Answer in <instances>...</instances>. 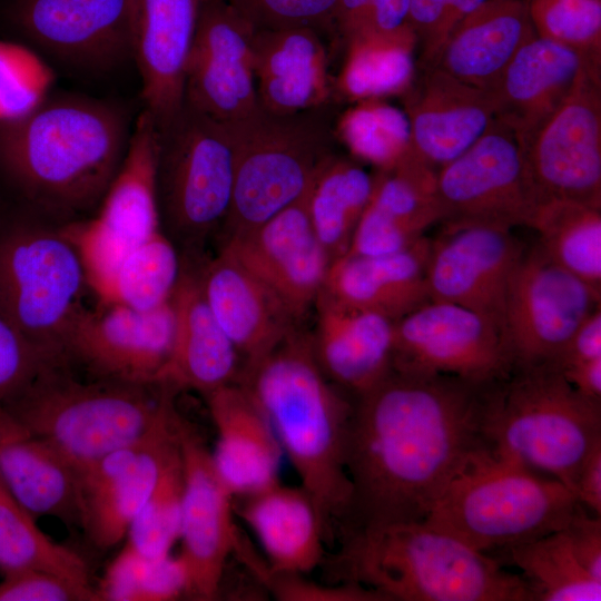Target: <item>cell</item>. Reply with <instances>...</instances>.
<instances>
[{
    "label": "cell",
    "mask_w": 601,
    "mask_h": 601,
    "mask_svg": "<svg viewBox=\"0 0 601 601\" xmlns=\"http://www.w3.org/2000/svg\"><path fill=\"white\" fill-rule=\"evenodd\" d=\"M497 383L392 370L354 397L345 453L352 493L339 540L357 530L423 522L451 481L487 450Z\"/></svg>",
    "instance_id": "cell-1"
},
{
    "label": "cell",
    "mask_w": 601,
    "mask_h": 601,
    "mask_svg": "<svg viewBox=\"0 0 601 601\" xmlns=\"http://www.w3.org/2000/svg\"><path fill=\"white\" fill-rule=\"evenodd\" d=\"M268 418L300 486L312 499L326 545L338 543L352 486L345 467L354 397L319 366L311 334L297 326L236 381Z\"/></svg>",
    "instance_id": "cell-2"
},
{
    "label": "cell",
    "mask_w": 601,
    "mask_h": 601,
    "mask_svg": "<svg viewBox=\"0 0 601 601\" xmlns=\"http://www.w3.org/2000/svg\"><path fill=\"white\" fill-rule=\"evenodd\" d=\"M131 129L117 106L65 96L0 121V167L30 203L72 216L101 203L125 157Z\"/></svg>",
    "instance_id": "cell-3"
},
{
    "label": "cell",
    "mask_w": 601,
    "mask_h": 601,
    "mask_svg": "<svg viewBox=\"0 0 601 601\" xmlns=\"http://www.w3.org/2000/svg\"><path fill=\"white\" fill-rule=\"evenodd\" d=\"M325 556L335 582H355L388 601H534L521 577L490 554L424 522L344 535Z\"/></svg>",
    "instance_id": "cell-4"
},
{
    "label": "cell",
    "mask_w": 601,
    "mask_h": 601,
    "mask_svg": "<svg viewBox=\"0 0 601 601\" xmlns=\"http://www.w3.org/2000/svg\"><path fill=\"white\" fill-rule=\"evenodd\" d=\"M177 392L168 384L100 378L82 383L59 367L3 407L79 473L104 455L144 440Z\"/></svg>",
    "instance_id": "cell-5"
},
{
    "label": "cell",
    "mask_w": 601,
    "mask_h": 601,
    "mask_svg": "<svg viewBox=\"0 0 601 601\" xmlns=\"http://www.w3.org/2000/svg\"><path fill=\"white\" fill-rule=\"evenodd\" d=\"M485 435L495 457L573 492L583 461L601 442V401L581 394L550 363L513 368L494 387Z\"/></svg>",
    "instance_id": "cell-6"
},
{
    "label": "cell",
    "mask_w": 601,
    "mask_h": 601,
    "mask_svg": "<svg viewBox=\"0 0 601 601\" xmlns=\"http://www.w3.org/2000/svg\"><path fill=\"white\" fill-rule=\"evenodd\" d=\"M333 104L290 115L259 107L224 122L234 150L230 206L223 244L244 236L293 204L334 155Z\"/></svg>",
    "instance_id": "cell-7"
},
{
    "label": "cell",
    "mask_w": 601,
    "mask_h": 601,
    "mask_svg": "<svg viewBox=\"0 0 601 601\" xmlns=\"http://www.w3.org/2000/svg\"><path fill=\"white\" fill-rule=\"evenodd\" d=\"M577 504L556 479L485 450L451 481L423 522L483 553H504L564 529Z\"/></svg>",
    "instance_id": "cell-8"
},
{
    "label": "cell",
    "mask_w": 601,
    "mask_h": 601,
    "mask_svg": "<svg viewBox=\"0 0 601 601\" xmlns=\"http://www.w3.org/2000/svg\"><path fill=\"white\" fill-rule=\"evenodd\" d=\"M85 286L79 255L61 229L22 224L0 236V312L65 364Z\"/></svg>",
    "instance_id": "cell-9"
},
{
    "label": "cell",
    "mask_w": 601,
    "mask_h": 601,
    "mask_svg": "<svg viewBox=\"0 0 601 601\" xmlns=\"http://www.w3.org/2000/svg\"><path fill=\"white\" fill-rule=\"evenodd\" d=\"M158 134L160 223L186 247L198 248L221 227L230 206L231 139L224 122L186 102Z\"/></svg>",
    "instance_id": "cell-10"
},
{
    "label": "cell",
    "mask_w": 601,
    "mask_h": 601,
    "mask_svg": "<svg viewBox=\"0 0 601 601\" xmlns=\"http://www.w3.org/2000/svg\"><path fill=\"white\" fill-rule=\"evenodd\" d=\"M516 137L536 206L570 200L601 209V69H588L554 112Z\"/></svg>",
    "instance_id": "cell-11"
},
{
    "label": "cell",
    "mask_w": 601,
    "mask_h": 601,
    "mask_svg": "<svg viewBox=\"0 0 601 601\" xmlns=\"http://www.w3.org/2000/svg\"><path fill=\"white\" fill-rule=\"evenodd\" d=\"M443 226L530 227L536 200L513 129L495 119L467 150L437 170Z\"/></svg>",
    "instance_id": "cell-12"
},
{
    "label": "cell",
    "mask_w": 601,
    "mask_h": 601,
    "mask_svg": "<svg viewBox=\"0 0 601 601\" xmlns=\"http://www.w3.org/2000/svg\"><path fill=\"white\" fill-rule=\"evenodd\" d=\"M392 370L480 384L512 372L503 327L470 308L428 300L394 322Z\"/></svg>",
    "instance_id": "cell-13"
},
{
    "label": "cell",
    "mask_w": 601,
    "mask_h": 601,
    "mask_svg": "<svg viewBox=\"0 0 601 601\" xmlns=\"http://www.w3.org/2000/svg\"><path fill=\"white\" fill-rule=\"evenodd\" d=\"M600 300V293L554 263L538 243L524 249L504 305L512 370L551 363Z\"/></svg>",
    "instance_id": "cell-14"
},
{
    "label": "cell",
    "mask_w": 601,
    "mask_h": 601,
    "mask_svg": "<svg viewBox=\"0 0 601 601\" xmlns=\"http://www.w3.org/2000/svg\"><path fill=\"white\" fill-rule=\"evenodd\" d=\"M177 433L184 476L179 555L187 570V597L209 601L218 597L230 554L237 553L253 572L264 562L244 545L234 522V495L211 452L180 414Z\"/></svg>",
    "instance_id": "cell-15"
},
{
    "label": "cell",
    "mask_w": 601,
    "mask_h": 601,
    "mask_svg": "<svg viewBox=\"0 0 601 601\" xmlns=\"http://www.w3.org/2000/svg\"><path fill=\"white\" fill-rule=\"evenodd\" d=\"M175 402L141 441L104 455L78 473L80 528L107 550L126 538L129 526L179 446Z\"/></svg>",
    "instance_id": "cell-16"
},
{
    "label": "cell",
    "mask_w": 601,
    "mask_h": 601,
    "mask_svg": "<svg viewBox=\"0 0 601 601\" xmlns=\"http://www.w3.org/2000/svg\"><path fill=\"white\" fill-rule=\"evenodd\" d=\"M254 31L227 0H199L183 102L220 122L257 110L250 49Z\"/></svg>",
    "instance_id": "cell-17"
},
{
    "label": "cell",
    "mask_w": 601,
    "mask_h": 601,
    "mask_svg": "<svg viewBox=\"0 0 601 601\" xmlns=\"http://www.w3.org/2000/svg\"><path fill=\"white\" fill-rule=\"evenodd\" d=\"M134 0H16L17 28L58 61L104 72L132 59Z\"/></svg>",
    "instance_id": "cell-18"
},
{
    "label": "cell",
    "mask_w": 601,
    "mask_h": 601,
    "mask_svg": "<svg viewBox=\"0 0 601 601\" xmlns=\"http://www.w3.org/2000/svg\"><path fill=\"white\" fill-rule=\"evenodd\" d=\"M174 334L171 300L150 311L99 305L93 312L83 309L75 322L66 356L82 363L100 380L159 384Z\"/></svg>",
    "instance_id": "cell-19"
},
{
    "label": "cell",
    "mask_w": 601,
    "mask_h": 601,
    "mask_svg": "<svg viewBox=\"0 0 601 601\" xmlns=\"http://www.w3.org/2000/svg\"><path fill=\"white\" fill-rule=\"evenodd\" d=\"M524 249L508 228L443 226L441 234L431 238L426 272L430 299L479 312L503 327L509 283Z\"/></svg>",
    "instance_id": "cell-20"
},
{
    "label": "cell",
    "mask_w": 601,
    "mask_h": 601,
    "mask_svg": "<svg viewBox=\"0 0 601 601\" xmlns=\"http://www.w3.org/2000/svg\"><path fill=\"white\" fill-rule=\"evenodd\" d=\"M312 185L264 224L220 246L258 278L297 322L314 306L331 266L308 214Z\"/></svg>",
    "instance_id": "cell-21"
},
{
    "label": "cell",
    "mask_w": 601,
    "mask_h": 601,
    "mask_svg": "<svg viewBox=\"0 0 601 601\" xmlns=\"http://www.w3.org/2000/svg\"><path fill=\"white\" fill-rule=\"evenodd\" d=\"M402 100L412 149L436 173L467 150L496 119L491 92L433 66H421Z\"/></svg>",
    "instance_id": "cell-22"
},
{
    "label": "cell",
    "mask_w": 601,
    "mask_h": 601,
    "mask_svg": "<svg viewBox=\"0 0 601 601\" xmlns=\"http://www.w3.org/2000/svg\"><path fill=\"white\" fill-rule=\"evenodd\" d=\"M198 6L199 0H134L132 59L141 79L144 109L157 128L183 105Z\"/></svg>",
    "instance_id": "cell-23"
},
{
    "label": "cell",
    "mask_w": 601,
    "mask_h": 601,
    "mask_svg": "<svg viewBox=\"0 0 601 601\" xmlns=\"http://www.w3.org/2000/svg\"><path fill=\"white\" fill-rule=\"evenodd\" d=\"M436 171L412 149L391 170H378L345 255L382 256L403 250L425 236L441 214Z\"/></svg>",
    "instance_id": "cell-24"
},
{
    "label": "cell",
    "mask_w": 601,
    "mask_h": 601,
    "mask_svg": "<svg viewBox=\"0 0 601 601\" xmlns=\"http://www.w3.org/2000/svg\"><path fill=\"white\" fill-rule=\"evenodd\" d=\"M252 62L259 106L290 115L336 102L323 36L312 28L255 30Z\"/></svg>",
    "instance_id": "cell-25"
},
{
    "label": "cell",
    "mask_w": 601,
    "mask_h": 601,
    "mask_svg": "<svg viewBox=\"0 0 601 601\" xmlns=\"http://www.w3.org/2000/svg\"><path fill=\"white\" fill-rule=\"evenodd\" d=\"M314 307V352L335 385L356 397L392 371L394 321L342 303L324 290Z\"/></svg>",
    "instance_id": "cell-26"
},
{
    "label": "cell",
    "mask_w": 601,
    "mask_h": 601,
    "mask_svg": "<svg viewBox=\"0 0 601 601\" xmlns=\"http://www.w3.org/2000/svg\"><path fill=\"white\" fill-rule=\"evenodd\" d=\"M203 295L244 364L274 348L299 324L248 269L220 249L198 273Z\"/></svg>",
    "instance_id": "cell-27"
},
{
    "label": "cell",
    "mask_w": 601,
    "mask_h": 601,
    "mask_svg": "<svg viewBox=\"0 0 601 601\" xmlns=\"http://www.w3.org/2000/svg\"><path fill=\"white\" fill-rule=\"evenodd\" d=\"M601 62L534 36L514 55L491 91L496 118L522 136L533 130L570 96L581 76Z\"/></svg>",
    "instance_id": "cell-28"
},
{
    "label": "cell",
    "mask_w": 601,
    "mask_h": 601,
    "mask_svg": "<svg viewBox=\"0 0 601 601\" xmlns=\"http://www.w3.org/2000/svg\"><path fill=\"white\" fill-rule=\"evenodd\" d=\"M0 484L31 516L80 526L75 467L50 444L0 406Z\"/></svg>",
    "instance_id": "cell-29"
},
{
    "label": "cell",
    "mask_w": 601,
    "mask_h": 601,
    "mask_svg": "<svg viewBox=\"0 0 601 601\" xmlns=\"http://www.w3.org/2000/svg\"><path fill=\"white\" fill-rule=\"evenodd\" d=\"M204 397L217 432L214 463L234 497L278 482L284 453L268 418L250 394L238 383H231Z\"/></svg>",
    "instance_id": "cell-30"
},
{
    "label": "cell",
    "mask_w": 601,
    "mask_h": 601,
    "mask_svg": "<svg viewBox=\"0 0 601 601\" xmlns=\"http://www.w3.org/2000/svg\"><path fill=\"white\" fill-rule=\"evenodd\" d=\"M535 35L528 0H486L450 31L424 66L491 92L516 51Z\"/></svg>",
    "instance_id": "cell-31"
},
{
    "label": "cell",
    "mask_w": 601,
    "mask_h": 601,
    "mask_svg": "<svg viewBox=\"0 0 601 601\" xmlns=\"http://www.w3.org/2000/svg\"><path fill=\"white\" fill-rule=\"evenodd\" d=\"M170 300L174 343L159 384L177 391L194 390L205 396L236 383L240 356L206 303L198 274L181 269Z\"/></svg>",
    "instance_id": "cell-32"
},
{
    "label": "cell",
    "mask_w": 601,
    "mask_h": 601,
    "mask_svg": "<svg viewBox=\"0 0 601 601\" xmlns=\"http://www.w3.org/2000/svg\"><path fill=\"white\" fill-rule=\"evenodd\" d=\"M431 238L382 256L344 255L328 269L323 290L335 299L397 321L430 299Z\"/></svg>",
    "instance_id": "cell-33"
},
{
    "label": "cell",
    "mask_w": 601,
    "mask_h": 601,
    "mask_svg": "<svg viewBox=\"0 0 601 601\" xmlns=\"http://www.w3.org/2000/svg\"><path fill=\"white\" fill-rule=\"evenodd\" d=\"M234 510L257 538L272 573L306 574L323 564L325 541L314 503L280 481L234 497Z\"/></svg>",
    "instance_id": "cell-34"
},
{
    "label": "cell",
    "mask_w": 601,
    "mask_h": 601,
    "mask_svg": "<svg viewBox=\"0 0 601 601\" xmlns=\"http://www.w3.org/2000/svg\"><path fill=\"white\" fill-rule=\"evenodd\" d=\"M158 128L145 109L131 130L122 162L95 217L136 245L160 231L157 194Z\"/></svg>",
    "instance_id": "cell-35"
},
{
    "label": "cell",
    "mask_w": 601,
    "mask_h": 601,
    "mask_svg": "<svg viewBox=\"0 0 601 601\" xmlns=\"http://www.w3.org/2000/svg\"><path fill=\"white\" fill-rule=\"evenodd\" d=\"M344 43V62L334 78L336 100L402 96L414 80L415 37L386 36L374 30Z\"/></svg>",
    "instance_id": "cell-36"
},
{
    "label": "cell",
    "mask_w": 601,
    "mask_h": 601,
    "mask_svg": "<svg viewBox=\"0 0 601 601\" xmlns=\"http://www.w3.org/2000/svg\"><path fill=\"white\" fill-rule=\"evenodd\" d=\"M374 186V175L351 159L334 154L311 187L308 214L331 264L344 256Z\"/></svg>",
    "instance_id": "cell-37"
},
{
    "label": "cell",
    "mask_w": 601,
    "mask_h": 601,
    "mask_svg": "<svg viewBox=\"0 0 601 601\" xmlns=\"http://www.w3.org/2000/svg\"><path fill=\"white\" fill-rule=\"evenodd\" d=\"M530 227L559 266L601 294V209L570 200L536 206Z\"/></svg>",
    "instance_id": "cell-38"
},
{
    "label": "cell",
    "mask_w": 601,
    "mask_h": 601,
    "mask_svg": "<svg viewBox=\"0 0 601 601\" xmlns=\"http://www.w3.org/2000/svg\"><path fill=\"white\" fill-rule=\"evenodd\" d=\"M504 554L521 570L534 601L601 600V581L578 562L564 529L512 546Z\"/></svg>",
    "instance_id": "cell-39"
},
{
    "label": "cell",
    "mask_w": 601,
    "mask_h": 601,
    "mask_svg": "<svg viewBox=\"0 0 601 601\" xmlns=\"http://www.w3.org/2000/svg\"><path fill=\"white\" fill-rule=\"evenodd\" d=\"M41 570L92 587L85 560L49 539L0 484V571Z\"/></svg>",
    "instance_id": "cell-40"
},
{
    "label": "cell",
    "mask_w": 601,
    "mask_h": 601,
    "mask_svg": "<svg viewBox=\"0 0 601 601\" xmlns=\"http://www.w3.org/2000/svg\"><path fill=\"white\" fill-rule=\"evenodd\" d=\"M334 131L349 152L378 170H391L411 148L404 110L383 98L355 101L335 121Z\"/></svg>",
    "instance_id": "cell-41"
},
{
    "label": "cell",
    "mask_w": 601,
    "mask_h": 601,
    "mask_svg": "<svg viewBox=\"0 0 601 601\" xmlns=\"http://www.w3.org/2000/svg\"><path fill=\"white\" fill-rule=\"evenodd\" d=\"M176 248L162 231L135 245L120 265L104 304L150 311L168 303L180 275Z\"/></svg>",
    "instance_id": "cell-42"
},
{
    "label": "cell",
    "mask_w": 601,
    "mask_h": 601,
    "mask_svg": "<svg viewBox=\"0 0 601 601\" xmlns=\"http://www.w3.org/2000/svg\"><path fill=\"white\" fill-rule=\"evenodd\" d=\"M187 587L180 555L150 559L124 546L97 590L101 600L169 601L187 597Z\"/></svg>",
    "instance_id": "cell-43"
},
{
    "label": "cell",
    "mask_w": 601,
    "mask_h": 601,
    "mask_svg": "<svg viewBox=\"0 0 601 601\" xmlns=\"http://www.w3.org/2000/svg\"><path fill=\"white\" fill-rule=\"evenodd\" d=\"M183 484V463L178 446L151 494L131 522L125 548L150 559L170 554L180 535Z\"/></svg>",
    "instance_id": "cell-44"
},
{
    "label": "cell",
    "mask_w": 601,
    "mask_h": 601,
    "mask_svg": "<svg viewBox=\"0 0 601 601\" xmlns=\"http://www.w3.org/2000/svg\"><path fill=\"white\" fill-rule=\"evenodd\" d=\"M536 36L601 62V0H528Z\"/></svg>",
    "instance_id": "cell-45"
},
{
    "label": "cell",
    "mask_w": 601,
    "mask_h": 601,
    "mask_svg": "<svg viewBox=\"0 0 601 601\" xmlns=\"http://www.w3.org/2000/svg\"><path fill=\"white\" fill-rule=\"evenodd\" d=\"M51 80L50 69L32 51L0 41V121L19 118L39 106Z\"/></svg>",
    "instance_id": "cell-46"
},
{
    "label": "cell",
    "mask_w": 601,
    "mask_h": 601,
    "mask_svg": "<svg viewBox=\"0 0 601 601\" xmlns=\"http://www.w3.org/2000/svg\"><path fill=\"white\" fill-rule=\"evenodd\" d=\"M65 365L32 344L0 312V406L14 401L43 374Z\"/></svg>",
    "instance_id": "cell-47"
},
{
    "label": "cell",
    "mask_w": 601,
    "mask_h": 601,
    "mask_svg": "<svg viewBox=\"0 0 601 601\" xmlns=\"http://www.w3.org/2000/svg\"><path fill=\"white\" fill-rule=\"evenodd\" d=\"M255 30L306 27L336 36V0H227Z\"/></svg>",
    "instance_id": "cell-48"
},
{
    "label": "cell",
    "mask_w": 601,
    "mask_h": 601,
    "mask_svg": "<svg viewBox=\"0 0 601 601\" xmlns=\"http://www.w3.org/2000/svg\"><path fill=\"white\" fill-rule=\"evenodd\" d=\"M100 594L58 574L24 570L3 574L0 601H98Z\"/></svg>",
    "instance_id": "cell-49"
},
{
    "label": "cell",
    "mask_w": 601,
    "mask_h": 601,
    "mask_svg": "<svg viewBox=\"0 0 601 601\" xmlns=\"http://www.w3.org/2000/svg\"><path fill=\"white\" fill-rule=\"evenodd\" d=\"M264 585L280 601H388L381 592L359 583H317L297 573L269 572Z\"/></svg>",
    "instance_id": "cell-50"
},
{
    "label": "cell",
    "mask_w": 601,
    "mask_h": 601,
    "mask_svg": "<svg viewBox=\"0 0 601 601\" xmlns=\"http://www.w3.org/2000/svg\"><path fill=\"white\" fill-rule=\"evenodd\" d=\"M564 530L578 562L601 581V516L578 503Z\"/></svg>",
    "instance_id": "cell-51"
},
{
    "label": "cell",
    "mask_w": 601,
    "mask_h": 601,
    "mask_svg": "<svg viewBox=\"0 0 601 601\" xmlns=\"http://www.w3.org/2000/svg\"><path fill=\"white\" fill-rule=\"evenodd\" d=\"M449 0H410V24L421 50L420 66L428 63L441 45Z\"/></svg>",
    "instance_id": "cell-52"
},
{
    "label": "cell",
    "mask_w": 601,
    "mask_h": 601,
    "mask_svg": "<svg viewBox=\"0 0 601 601\" xmlns=\"http://www.w3.org/2000/svg\"><path fill=\"white\" fill-rule=\"evenodd\" d=\"M601 357V307L581 323L556 357L550 363L562 371L569 366Z\"/></svg>",
    "instance_id": "cell-53"
},
{
    "label": "cell",
    "mask_w": 601,
    "mask_h": 601,
    "mask_svg": "<svg viewBox=\"0 0 601 601\" xmlns=\"http://www.w3.org/2000/svg\"><path fill=\"white\" fill-rule=\"evenodd\" d=\"M334 24L344 42L374 31L372 0H336Z\"/></svg>",
    "instance_id": "cell-54"
},
{
    "label": "cell",
    "mask_w": 601,
    "mask_h": 601,
    "mask_svg": "<svg viewBox=\"0 0 601 601\" xmlns=\"http://www.w3.org/2000/svg\"><path fill=\"white\" fill-rule=\"evenodd\" d=\"M573 493L578 503L601 516V442L594 445L583 461Z\"/></svg>",
    "instance_id": "cell-55"
},
{
    "label": "cell",
    "mask_w": 601,
    "mask_h": 601,
    "mask_svg": "<svg viewBox=\"0 0 601 601\" xmlns=\"http://www.w3.org/2000/svg\"><path fill=\"white\" fill-rule=\"evenodd\" d=\"M372 7L376 32L415 37L410 24V0H372Z\"/></svg>",
    "instance_id": "cell-56"
},
{
    "label": "cell",
    "mask_w": 601,
    "mask_h": 601,
    "mask_svg": "<svg viewBox=\"0 0 601 601\" xmlns=\"http://www.w3.org/2000/svg\"><path fill=\"white\" fill-rule=\"evenodd\" d=\"M559 372L581 394L601 401V357L569 366Z\"/></svg>",
    "instance_id": "cell-57"
},
{
    "label": "cell",
    "mask_w": 601,
    "mask_h": 601,
    "mask_svg": "<svg viewBox=\"0 0 601 601\" xmlns=\"http://www.w3.org/2000/svg\"><path fill=\"white\" fill-rule=\"evenodd\" d=\"M562 1H584V0H562Z\"/></svg>",
    "instance_id": "cell-58"
}]
</instances>
